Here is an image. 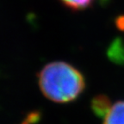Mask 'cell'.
Instances as JSON below:
<instances>
[{
    "label": "cell",
    "instance_id": "obj_1",
    "mask_svg": "<svg viewBox=\"0 0 124 124\" xmlns=\"http://www.w3.org/2000/svg\"><path fill=\"white\" fill-rule=\"evenodd\" d=\"M38 84L43 95L58 103L73 102L86 88L83 73L65 61L46 64L38 73Z\"/></svg>",
    "mask_w": 124,
    "mask_h": 124
},
{
    "label": "cell",
    "instance_id": "obj_3",
    "mask_svg": "<svg viewBox=\"0 0 124 124\" xmlns=\"http://www.w3.org/2000/svg\"><path fill=\"white\" fill-rule=\"evenodd\" d=\"M111 107V100L110 98L106 95H97L91 99V108L92 112L100 118H104L110 110Z\"/></svg>",
    "mask_w": 124,
    "mask_h": 124
},
{
    "label": "cell",
    "instance_id": "obj_2",
    "mask_svg": "<svg viewBox=\"0 0 124 124\" xmlns=\"http://www.w3.org/2000/svg\"><path fill=\"white\" fill-rule=\"evenodd\" d=\"M107 56L111 62L124 66V38L117 37L113 40L107 49Z\"/></svg>",
    "mask_w": 124,
    "mask_h": 124
},
{
    "label": "cell",
    "instance_id": "obj_6",
    "mask_svg": "<svg viewBox=\"0 0 124 124\" xmlns=\"http://www.w3.org/2000/svg\"><path fill=\"white\" fill-rule=\"evenodd\" d=\"M116 26L121 31H124V15H121L116 18Z\"/></svg>",
    "mask_w": 124,
    "mask_h": 124
},
{
    "label": "cell",
    "instance_id": "obj_5",
    "mask_svg": "<svg viewBox=\"0 0 124 124\" xmlns=\"http://www.w3.org/2000/svg\"><path fill=\"white\" fill-rule=\"evenodd\" d=\"M62 5L72 11H82L91 8L96 0H59Z\"/></svg>",
    "mask_w": 124,
    "mask_h": 124
},
{
    "label": "cell",
    "instance_id": "obj_4",
    "mask_svg": "<svg viewBox=\"0 0 124 124\" xmlns=\"http://www.w3.org/2000/svg\"><path fill=\"white\" fill-rule=\"evenodd\" d=\"M103 124H124V100L116 102L104 117Z\"/></svg>",
    "mask_w": 124,
    "mask_h": 124
}]
</instances>
